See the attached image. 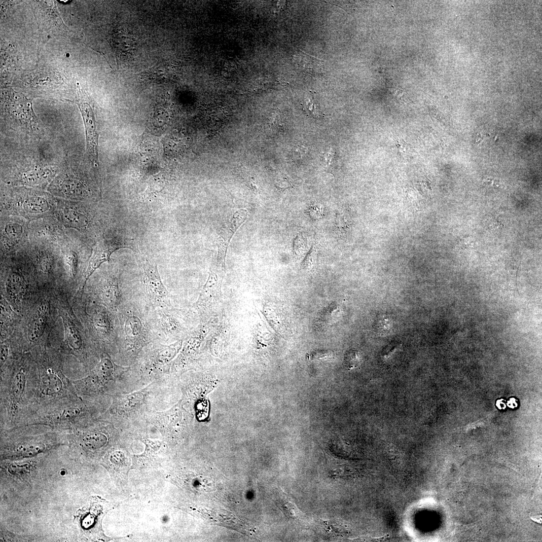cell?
Returning a JSON list of instances; mask_svg holds the SVG:
<instances>
[{
	"label": "cell",
	"mask_w": 542,
	"mask_h": 542,
	"mask_svg": "<svg viewBox=\"0 0 542 542\" xmlns=\"http://www.w3.org/2000/svg\"><path fill=\"white\" fill-rule=\"evenodd\" d=\"M143 277L147 294L155 305H168V294L160 276L157 266L145 258L141 261Z\"/></svg>",
	"instance_id": "cell-1"
},
{
	"label": "cell",
	"mask_w": 542,
	"mask_h": 542,
	"mask_svg": "<svg viewBox=\"0 0 542 542\" xmlns=\"http://www.w3.org/2000/svg\"><path fill=\"white\" fill-rule=\"evenodd\" d=\"M121 248L136 249L133 241L124 238L110 240H103L100 242L96 247L90 261L85 284L93 272L102 263L109 260L110 255L113 252Z\"/></svg>",
	"instance_id": "cell-2"
},
{
	"label": "cell",
	"mask_w": 542,
	"mask_h": 542,
	"mask_svg": "<svg viewBox=\"0 0 542 542\" xmlns=\"http://www.w3.org/2000/svg\"><path fill=\"white\" fill-rule=\"evenodd\" d=\"M87 137V151L93 164H98V137L94 113L87 103L79 105Z\"/></svg>",
	"instance_id": "cell-3"
},
{
	"label": "cell",
	"mask_w": 542,
	"mask_h": 542,
	"mask_svg": "<svg viewBox=\"0 0 542 542\" xmlns=\"http://www.w3.org/2000/svg\"><path fill=\"white\" fill-rule=\"evenodd\" d=\"M248 216V212L246 210L241 209L238 210L234 214L229 225L226 229L222 230L217 238V259L223 266L225 264V256L229 244L239 228L247 219Z\"/></svg>",
	"instance_id": "cell-4"
},
{
	"label": "cell",
	"mask_w": 542,
	"mask_h": 542,
	"mask_svg": "<svg viewBox=\"0 0 542 542\" xmlns=\"http://www.w3.org/2000/svg\"><path fill=\"white\" fill-rule=\"evenodd\" d=\"M294 62L303 72L312 76L321 75L324 73L325 66L322 61L302 51L293 56Z\"/></svg>",
	"instance_id": "cell-5"
},
{
	"label": "cell",
	"mask_w": 542,
	"mask_h": 542,
	"mask_svg": "<svg viewBox=\"0 0 542 542\" xmlns=\"http://www.w3.org/2000/svg\"><path fill=\"white\" fill-rule=\"evenodd\" d=\"M49 306L47 303L41 305L36 312L28 333V339L32 342L37 341L43 335L47 324Z\"/></svg>",
	"instance_id": "cell-6"
},
{
	"label": "cell",
	"mask_w": 542,
	"mask_h": 542,
	"mask_svg": "<svg viewBox=\"0 0 542 542\" xmlns=\"http://www.w3.org/2000/svg\"><path fill=\"white\" fill-rule=\"evenodd\" d=\"M63 380L59 375L49 369L46 374L42 377L40 390L43 395L52 396L59 394L63 390Z\"/></svg>",
	"instance_id": "cell-7"
},
{
	"label": "cell",
	"mask_w": 542,
	"mask_h": 542,
	"mask_svg": "<svg viewBox=\"0 0 542 542\" xmlns=\"http://www.w3.org/2000/svg\"><path fill=\"white\" fill-rule=\"evenodd\" d=\"M117 368L112 361L105 358L101 360L93 372L91 377L101 384L110 380Z\"/></svg>",
	"instance_id": "cell-8"
},
{
	"label": "cell",
	"mask_w": 542,
	"mask_h": 542,
	"mask_svg": "<svg viewBox=\"0 0 542 542\" xmlns=\"http://www.w3.org/2000/svg\"><path fill=\"white\" fill-rule=\"evenodd\" d=\"M26 383V378L23 370L17 372L13 378L11 387L12 410L13 412L17 408L24 395Z\"/></svg>",
	"instance_id": "cell-9"
},
{
	"label": "cell",
	"mask_w": 542,
	"mask_h": 542,
	"mask_svg": "<svg viewBox=\"0 0 542 542\" xmlns=\"http://www.w3.org/2000/svg\"><path fill=\"white\" fill-rule=\"evenodd\" d=\"M7 291L9 297L15 303H19L25 292V285L22 278L18 274H13L7 283Z\"/></svg>",
	"instance_id": "cell-10"
},
{
	"label": "cell",
	"mask_w": 542,
	"mask_h": 542,
	"mask_svg": "<svg viewBox=\"0 0 542 542\" xmlns=\"http://www.w3.org/2000/svg\"><path fill=\"white\" fill-rule=\"evenodd\" d=\"M62 319L68 344L73 350H80L82 346V340L79 331L70 320L64 317Z\"/></svg>",
	"instance_id": "cell-11"
},
{
	"label": "cell",
	"mask_w": 542,
	"mask_h": 542,
	"mask_svg": "<svg viewBox=\"0 0 542 542\" xmlns=\"http://www.w3.org/2000/svg\"><path fill=\"white\" fill-rule=\"evenodd\" d=\"M125 329L127 337L131 340L140 339L144 334V326L141 321L134 316H130L127 319Z\"/></svg>",
	"instance_id": "cell-12"
},
{
	"label": "cell",
	"mask_w": 542,
	"mask_h": 542,
	"mask_svg": "<svg viewBox=\"0 0 542 542\" xmlns=\"http://www.w3.org/2000/svg\"><path fill=\"white\" fill-rule=\"evenodd\" d=\"M169 67L164 62L157 64L149 70L145 75L149 79L155 80H164L167 79L169 75Z\"/></svg>",
	"instance_id": "cell-13"
},
{
	"label": "cell",
	"mask_w": 542,
	"mask_h": 542,
	"mask_svg": "<svg viewBox=\"0 0 542 542\" xmlns=\"http://www.w3.org/2000/svg\"><path fill=\"white\" fill-rule=\"evenodd\" d=\"M45 449V445L42 443L24 444L18 446L15 449V452L21 456L30 457L36 455Z\"/></svg>",
	"instance_id": "cell-14"
},
{
	"label": "cell",
	"mask_w": 542,
	"mask_h": 542,
	"mask_svg": "<svg viewBox=\"0 0 542 542\" xmlns=\"http://www.w3.org/2000/svg\"><path fill=\"white\" fill-rule=\"evenodd\" d=\"M107 438L105 435L100 434H90L85 436L82 439L84 445L90 449H96L105 445Z\"/></svg>",
	"instance_id": "cell-15"
},
{
	"label": "cell",
	"mask_w": 542,
	"mask_h": 542,
	"mask_svg": "<svg viewBox=\"0 0 542 542\" xmlns=\"http://www.w3.org/2000/svg\"><path fill=\"white\" fill-rule=\"evenodd\" d=\"M26 206L30 211L35 212H43L48 208L47 203L44 199L40 198H31L26 203Z\"/></svg>",
	"instance_id": "cell-16"
},
{
	"label": "cell",
	"mask_w": 542,
	"mask_h": 542,
	"mask_svg": "<svg viewBox=\"0 0 542 542\" xmlns=\"http://www.w3.org/2000/svg\"><path fill=\"white\" fill-rule=\"evenodd\" d=\"M175 349L169 346H161L157 351V358L162 363L168 361L173 357Z\"/></svg>",
	"instance_id": "cell-17"
},
{
	"label": "cell",
	"mask_w": 542,
	"mask_h": 542,
	"mask_svg": "<svg viewBox=\"0 0 542 542\" xmlns=\"http://www.w3.org/2000/svg\"><path fill=\"white\" fill-rule=\"evenodd\" d=\"M304 107L306 112L309 115L314 116L319 115L318 105L312 96L307 97L305 100Z\"/></svg>",
	"instance_id": "cell-18"
},
{
	"label": "cell",
	"mask_w": 542,
	"mask_h": 542,
	"mask_svg": "<svg viewBox=\"0 0 542 542\" xmlns=\"http://www.w3.org/2000/svg\"><path fill=\"white\" fill-rule=\"evenodd\" d=\"M80 414V410L77 407L69 408L56 416V420H67L74 419Z\"/></svg>",
	"instance_id": "cell-19"
},
{
	"label": "cell",
	"mask_w": 542,
	"mask_h": 542,
	"mask_svg": "<svg viewBox=\"0 0 542 542\" xmlns=\"http://www.w3.org/2000/svg\"><path fill=\"white\" fill-rule=\"evenodd\" d=\"M281 507L285 514L289 518L294 519L297 517L298 511L295 506L290 502L281 503Z\"/></svg>",
	"instance_id": "cell-20"
},
{
	"label": "cell",
	"mask_w": 542,
	"mask_h": 542,
	"mask_svg": "<svg viewBox=\"0 0 542 542\" xmlns=\"http://www.w3.org/2000/svg\"><path fill=\"white\" fill-rule=\"evenodd\" d=\"M6 232L11 239H17L22 234V227L17 224L10 223L6 227Z\"/></svg>",
	"instance_id": "cell-21"
},
{
	"label": "cell",
	"mask_w": 542,
	"mask_h": 542,
	"mask_svg": "<svg viewBox=\"0 0 542 542\" xmlns=\"http://www.w3.org/2000/svg\"><path fill=\"white\" fill-rule=\"evenodd\" d=\"M95 324L98 329L102 332H107L109 329V323L107 317L100 314L95 318Z\"/></svg>",
	"instance_id": "cell-22"
},
{
	"label": "cell",
	"mask_w": 542,
	"mask_h": 542,
	"mask_svg": "<svg viewBox=\"0 0 542 542\" xmlns=\"http://www.w3.org/2000/svg\"><path fill=\"white\" fill-rule=\"evenodd\" d=\"M308 152L307 149L302 145L294 146L291 152V157L293 161H297L305 157Z\"/></svg>",
	"instance_id": "cell-23"
},
{
	"label": "cell",
	"mask_w": 542,
	"mask_h": 542,
	"mask_svg": "<svg viewBox=\"0 0 542 542\" xmlns=\"http://www.w3.org/2000/svg\"><path fill=\"white\" fill-rule=\"evenodd\" d=\"M53 260L49 255H43L40 259L39 264L41 269L45 272L50 271L52 266Z\"/></svg>",
	"instance_id": "cell-24"
},
{
	"label": "cell",
	"mask_w": 542,
	"mask_h": 542,
	"mask_svg": "<svg viewBox=\"0 0 542 542\" xmlns=\"http://www.w3.org/2000/svg\"><path fill=\"white\" fill-rule=\"evenodd\" d=\"M68 270L71 275L74 276L76 274L77 260L74 255L70 256L67 260Z\"/></svg>",
	"instance_id": "cell-25"
},
{
	"label": "cell",
	"mask_w": 542,
	"mask_h": 542,
	"mask_svg": "<svg viewBox=\"0 0 542 542\" xmlns=\"http://www.w3.org/2000/svg\"><path fill=\"white\" fill-rule=\"evenodd\" d=\"M9 355V349L6 345H2L1 347V356H0V363L2 367L6 362Z\"/></svg>",
	"instance_id": "cell-26"
},
{
	"label": "cell",
	"mask_w": 542,
	"mask_h": 542,
	"mask_svg": "<svg viewBox=\"0 0 542 542\" xmlns=\"http://www.w3.org/2000/svg\"><path fill=\"white\" fill-rule=\"evenodd\" d=\"M513 404L517 405L516 403V400L514 398H511V400L508 402L507 405L510 408L515 407Z\"/></svg>",
	"instance_id": "cell-27"
}]
</instances>
